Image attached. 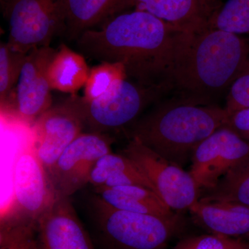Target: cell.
<instances>
[{"label": "cell", "mask_w": 249, "mask_h": 249, "mask_svg": "<svg viewBox=\"0 0 249 249\" xmlns=\"http://www.w3.org/2000/svg\"><path fill=\"white\" fill-rule=\"evenodd\" d=\"M178 29L147 11H123L75 42L84 56L121 64L127 79L146 86H167Z\"/></svg>", "instance_id": "obj_1"}, {"label": "cell", "mask_w": 249, "mask_h": 249, "mask_svg": "<svg viewBox=\"0 0 249 249\" xmlns=\"http://www.w3.org/2000/svg\"><path fill=\"white\" fill-rule=\"evenodd\" d=\"M249 58V42L240 36L210 27L194 32L178 31L170 95L193 104L217 105Z\"/></svg>", "instance_id": "obj_2"}, {"label": "cell", "mask_w": 249, "mask_h": 249, "mask_svg": "<svg viewBox=\"0 0 249 249\" xmlns=\"http://www.w3.org/2000/svg\"><path fill=\"white\" fill-rule=\"evenodd\" d=\"M167 97L127 127L126 133L182 167L203 141L226 126L229 114L218 105L203 106Z\"/></svg>", "instance_id": "obj_3"}, {"label": "cell", "mask_w": 249, "mask_h": 249, "mask_svg": "<svg viewBox=\"0 0 249 249\" xmlns=\"http://www.w3.org/2000/svg\"><path fill=\"white\" fill-rule=\"evenodd\" d=\"M170 93L168 87L146 86L126 78L92 101L74 94L63 101L76 111L89 132L105 134L129 127L147 107Z\"/></svg>", "instance_id": "obj_4"}, {"label": "cell", "mask_w": 249, "mask_h": 249, "mask_svg": "<svg viewBox=\"0 0 249 249\" xmlns=\"http://www.w3.org/2000/svg\"><path fill=\"white\" fill-rule=\"evenodd\" d=\"M95 209L103 232L121 249H163L181 227L178 215L161 217L114 209L97 197Z\"/></svg>", "instance_id": "obj_5"}, {"label": "cell", "mask_w": 249, "mask_h": 249, "mask_svg": "<svg viewBox=\"0 0 249 249\" xmlns=\"http://www.w3.org/2000/svg\"><path fill=\"white\" fill-rule=\"evenodd\" d=\"M9 25L8 45L27 54L49 47L54 36L62 33L59 0H2Z\"/></svg>", "instance_id": "obj_6"}, {"label": "cell", "mask_w": 249, "mask_h": 249, "mask_svg": "<svg viewBox=\"0 0 249 249\" xmlns=\"http://www.w3.org/2000/svg\"><path fill=\"white\" fill-rule=\"evenodd\" d=\"M55 52L49 46L27 53L15 94L1 106V115L15 124L31 127L53 106L47 71Z\"/></svg>", "instance_id": "obj_7"}, {"label": "cell", "mask_w": 249, "mask_h": 249, "mask_svg": "<svg viewBox=\"0 0 249 249\" xmlns=\"http://www.w3.org/2000/svg\"><path fill=\"white\" fill-rule=\"evenodd\" d=\"M122 152L151 181L157 195L172 211H189L199 201L200 191L182 167L134 139H130Z\"/></svg>", "instance_id": "obj_8"}, {"label": "cell", "mask_w": 249, "mask_h": 249, "mask_svg": "<svg viewBox=\"0 0 249 249\" xmlns=\"http://www.w3.org/2000/svg\"><path fill=\"white\" fill-rule=\"evenodd\" d=\"M113 140L107 134L82 132L47 172L56 197H70L89 183L93 166L111 152Z\"/></svg>", "instance_id": "obj_9"}, {"label": "cell", "mask_w": 249, "mask_h": 249, "mask_svg": "<svg viewBox=\"0 0 249 249\" xmlns=\"http://www.w3.org/2000/svg\"><path fill=\"white\" fill-rule=\"evenodd\" d=\"M14 192V204L3 217L36 222L56 199L45 167L29 143L16 160Z\"/></svg>", "instance_id": "obj_10"}, {"label": "cell", "mask_w": 249, "mask_h": 249, "mask_svg": "<svg viewBox=\"0 0 249 249\" xmlns=\"http://www.w3.org/2000/svg\"><path fill=\"white\" fill-rule=\"evenodd\" d=\"M249 156V142L224 126L196 147L189 173L199 191L213 188L237 162Z\"/></svg>", "instance_id": "obj_11"}, {"label": "cell", "mask_w": 249, "mask_h": 249, "mask_svg": "<svg viewBox=\"0 0 249 249\" xmlns=\"http://www.w3.org/2000/svg\"><path fill=\"white\" fill-rule=\"evenodd\" d=\"M30 128L29 145L47 172L84 125L76 111L62 101L42 114Z\"/></svg>", "instance_id": "obj_12"}, {"label": "cell", "mask_w": 249, "mask_h": 249, "mask_svg": "<svg viewBox=\"0 0 249 249\" xmlns=\"http://www.w3.org/2000/svg\"><path fill=\"white\" fill-rule=\"evenodd\" d=\"M39 249H93L70 197H56L36 222Z\"/></svg>", "instance_id": "obj_13"}, {"label": "cell", "mask_w": 249, "mask_h": 249, "mask_svg": "<svg viewBox=\"0 0 249 249\" xmlns=\"http://www.w3.org/2000/svg\"><path fill=\"white\" fill-rule=\"evenodd\" d=\"M131 8L147 11L186 32L209 28L210 19L217 10L209 0H122L119 13Z\"/></svg>", "instance_id": "obj_14"}, {"label": "cell", "mask_w": 249, "mask_h": 249, "mask_svg": "<svg viewBox=\"0 0 249 249\" xmlns=\"http://www.w3.org/2000/svg\"><path fill=\"white\" fill-rule=\"evenodd\" d=\"M195 220L213 234L237 237L249 234V207L229 201H198L190 209Z\"/></svg>", "instance_id": "obj_15"}, {"label": "cell", "mask_w": 249, "mask_h": 249, "mask_svg": "<svg viewBox=\"0 0 249 249\" xmlns=\"http://www.w3.org/2000/svg\"><path fill=\"white\" fill-rule=\"evenodd\" d=\"M122 0H59L62 33L76 41L85 31L94 29L117 14Z\"/></svg>", "instance_id": "obj_16"}, {"label": "cell", "mask_w": 249, "mask_h": 249, "mask_svg": "<svg viewBox=\"0 0 249 249\" xmlns=\"http://www.w3.org/2000/svg\"><path fill=\"white\" fill-rule=\"evenodd\" d=\"M98 197L114 209L161 217L175 215L152 190L139 186L95 187Z\"/></svg>", "instance_id": "obj_17"}, {"label": "cell", "mask_w": 249, "mask_h": 249, "mask_svg": "<svg viewBox=\"0 0 249 249\" xmlns=\"http://www.w3.org/2000/svg\"><path fill=\"white\" fill-rule=\"evenodd\" d=\"M89 183L94 187L142 186L157 193L151 181L132 160L123 154L111 152L97 160L91 170Z\"/></svg>", "instance_id": "obj_18"}, {"label": "cell", "mask_w": 249, "mask_h": 249, "mask_svg": "<svg viewBox=\"0 0 249 249\" xmlns=\"http://www.w3.org/2000/svg\"><path fill=\"white\" fill-rule=\"evenodd\" d=\"M89 71L84 55L62 44L49 64L47 75L51 89L76 94L84 88Z\"/></svg>", "instance_id": "obj_19"}, {"label": "cell", "mask_w": 249, "mask_h": 249, "mask_svg": "<svg viewBox=\"0 0 249 249\" xmlns=\"http://www.w3.org/2000/svg\"><path fill=\"white\" fill-rule=\"evenodd\" d=\"M199 201H229L249 207V156L234 165L213 188L201 191Z\"/></svg>", "instance_id": "obj_20"}, {"label": "cell", "mask_w": 249, "mask_h": 249, "mask_svg": "<svg viewBox=\"0 0 249 249\" xmlns=\"http://www.w3.org/2000/svg\"><path fill=\"white\" fill-rule=\"evenodd\" d=\"M209 27L235 35H249V0H227L214 11Z\"/></svg>", "instance_id": "obj_21"}, {"label": "cell", "mask_w": 249, "mask_h": 249, "mask_svg": "<svg viewBox=\"0 0 249 249\" xmlns=\"http://www.w3.org/2000/svg\"><path fill=\"white\" fill-rule=\"evenodd\" d=\"M126 78L127 76L121 64L101 62L90 70L83 98L88 101L96 99Z\"/></svg>", "instance_id": "obj_22"}, {"label": "cell", "mask_w": 249, "mask_h": 249, "mask_svg": "<svg viewBox=\"0 0 249 249\" xmlns=\"http://www.w3.org/2000/svg\"><path fill=\"white\" fill-rule=\"evenodd\" d=\"M0 249H39L36 222L1 218Z\"/></svg>", "instance_id": "obj_23"}, {"label": "cell", "mask_w": 249, "mask_h": 249, "mask_svg": "<svg viewBox=\"0 0 249 249\" xmlns=\"http://www.w3.org/2000/svg\"><path fill=\"white\" fill-rule=\"evenodd\" d=\"M27 54L11 48L7 42L0 45V101L7 102L16 89Z\"/></svg>", "instance_id": "obj_24"}, {"label": "cell", "mask_w": 249, "mask_h": 249, "mask_svg": "<svg viewBox=\"0 0 249 249\" xmlns=\"http://www.w3.org/2000/svg\"><path fill=\"white\" fill-rule=\"evenodd\" d=\"M249 107V58L226 96V110L230 113Z\"/></svg>", "instance_id": "obj_25"}, {"label": "cell", "mask_w": 249, "mask_h": 249, "mask_svg": "<svg viewBox=\"0 0 249 249\" xmlns=\"http://www.w3.org/2000/svg\"><path fill=\"white\" fill-rule=\"evenodd\" d=\"M242 241L217 234L193 236L183 239L173 249H236Z\"/></svg>", "instance_id": "obj_26"}, {"label": "cell", "mask_w": 249, "mask_h": 249, "mask_svg": "<svg viewBox=\"0 0 249 249\" xmlns=\"http://www.w3.org/2000/svg\"><path fill=\"white\" fill-rule=\"evenodd\" d=\"M226 127L249 142V107L230 113Z\"/></svg>", "instance_id": "obj_27"}, {"label": "cell", "mask_w": 249, "mask_h": 249, "mask_svg": "<svg viewBox=\"0 0 249 249\" xmlns=\"http://www.w3.org/2000/svg\"><path fill=\"white\" fill-rule=\"evenodd\" d=\"M209 1L216 9H217L218 8L222 5V4H221V1H222V0H209Z\"/></svg>", "instance_id": "obj_28"}, {"label": "cell", "mask_w": 249, "mask_h": 249, "mask_svg": "<svg viewBox=\"0 0 249 249\" xmlns=\"http://www.w3.org/2000/svg\"><path fill=\"white\" fill-rule=\"evenodd\" d=\"M236 249H249V244L242 242L241 245Z\"/></svg>", "instance_id": "obj_29"}, {"label": "cell", "mask_w": 249, "mask_h": 249, "mask_svg": "<svg viewBox=\"0 0 249 249\" xmlns=\"http://www.w3.org/2000/svg\"><path fill=\"white\" fill-rule=\"evenodd\" d=\"M245 236H247V237H248V238L249 239V234H248V235H245Z\"/></svg>", "instance_id": "obj_30"}, {"label": "cell", "mask_w": 249, "mask_h": 249, "mask_svg": "<svg viewBox=\"0 0 249 249\" xmlns=\"http://www.w3.org/2000/svg\"><path fill=\"white\" fill-rule=\"evenodd\" d=\"M1 1H2V0H1Z\"/></svg>", "instance_id": "obj_31"}]
</instances>
